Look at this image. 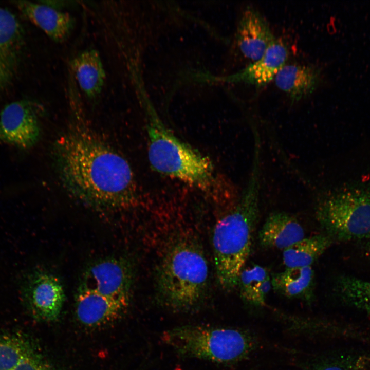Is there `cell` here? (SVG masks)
Returning a JSON list of instances; mask_svg holds the SVG:
<instances>
[{
  "instance_id": "obj_13",
  "label": "cell",
  "mask_w": 370,
  "mask_h": 370,
  "mask_svg": "<svg viewBox=\"0 0 370 370\" xmlns=\"http://www.w3.org/2000/svg\"><path fill=\"white\" fill-rule=\"evenodd\" d=\"M15 3L25 16L54 41H64L73 29L72 16L45 1L38 3L20 1Z\"/></svg>"
},
{
  "instance_id": "obj_17",
  "label": "cell",
  "mask_w": 370,
  "mask_h": 370,
  "mask_svg": "<svg viewBox=\"0 0 370 370\" xmlns=\"http://www.w3.org/2000/svg\"><path fill=\"white\" fill-rule=\"evenodd\" d=\"M71 68L79 88L89 98L97 97L103 87L106 74L99 52L86 49L74 58Z\"/></svg>"
},
{
  "instance_id": "obj_2",
  "label": "cell",
  "mask_w": 370,
  "mask_h": 370,
  "mask_svg": "<svg viewBox=\"0 0 370 370\" xmlns=\"http://www.w3.org/2000/svg\"><path fill=\"white\" fill-rule=\"evenodd\" d=\"M260 152H254L250 175L237 203L216 223L212 244L216 272L221 286L231 290L251 251L260 215Z\"/></svg>"
},
{
  "instance_id": "obj_20",
  "label": "cell",
  "mask_w": 370,
  "mask_h": 370,
  "mask_svg": "<svg viewBox=\"0 0 370 370\" xmlns=\"http://www.w3.org/2000/svg\"><path fill=\"white\" fill-rule=\"evenodd\" d=\"M332 242L325 234L305 237L283 250V264L286 268L312 267Z\"/></svg>"
},
{
  "instance_id": "obj_12",
  "label": "cell",
  "mask_w": 370,
  "mask_h": 370,
  "mask_svg": "<svg viewBox=\"0 0 370 370\" xmlns=\"http://www.w3.org/2000/svg\"><path fill=\"white\" fill-rule=\"evenodd\" d=\"M21 26L15 16L0 7V91L16 72L23 40Z\"/></svg>"
},
{
  "instance_id": "obj_6",
  "label": "cell",
  "mask_w": 370,
  "mask_h": 370,
  "mask_svg": "<svg viewBox=\"0 0 370 370\" xmlns=\"http://www.w3.org/2000/svg\"><path fill=\"white\" fill-rule=\"evenodd\" d=\"M316 218L332 240L370 237V189L349 186L326 194L318 202Z\"/></svg>"
},
{
  "instance_id": "obj_15",
  "label": "cell",
  "mask_w": 370,
  "mask_h": 370,
  "mask_svg": "<svg viewBox=\"0 0 370 370\" xmlns=\"http://www.w3.org/2000/svg\"><path fill=\"white\" fill-rule=\"evenodd\" d=\"M305 230L297 218L284 212H274L266 218L258 233L262 247L283 249L305 238Z\"/></svg>"
},
{
  "instance_id": "obj_9",
  "label": "cell",
  "mask_w": 370,
  "mask_h": 370,
  "mask_svg": "<svg viewBox=\"0 0 370 370\" xmlns=\"http://www.w3.org/2000/svg\"><path fill=\"white\" fill-rule=\"evenodd\" d=\"M132 280V269L126 261L110 258L98 261L88 267L79 287L130 302Z\"/></svg>"
},
{
  "instance_id": "obj_24",
  "label": "cell",
  "mask_w": 370,
  "mask_h": 370,
  "mask_svg": "<svg viewBox=\"0 0 370 370\" xmlns=\"http://www.w3.org/2000/svg\"><path fill=\"white\" fill-rule=\"evenodd\" d=\"M369 238H370V237H369ZM369 249H370V244H369Z\"/></svg>"
},
{
  "instance_id": "obj_7",
  "label": "cell",
  "mask_w": 370,
  "mask_h": 370,
  "mask_svg": "<svg viewBox=\"0 0 370 370\" xmlns=\"http://www.w3.org/2000/svg\"><path fill=\"white\" fill-rule=\"evenodd\" d=\"M21 295L33 316L45 321L58 318L65 300L63 287L59 278L41 269L33 270L25 277Z\"/></svg>"
},
{
  "instance_id": "obj_11",
  "label": "cell",
  "mask_w": 370,
  "mask_h": 370,
  "mask_svg": "<svg viewBox=\"0 0 370 370\" xmlns=\"http://www.w3.org/2000/svg\"><path fill=\"white\" fill-rule=\"evenodd\" d=\"M237 34L241 52L253 61L261 58L276 40L266 20L252 6L244 11Z\"/></svg>"
},
{
  "instance_id": "obj_16",
  "label": "cell",
  "mask_w": 370,
  "mask_h": 370,
  "mask_svg": "<svg viewBox=\"0 0 370 370\" xmlns=\"http://www.w3.org/2000/svg\"><path fill=\"white\" fill-rule=\"evenodd\" d=\"M288 51L284 43L276 39L264 55L228 79L243 81L257 86H264L271 81L285 65Z\"/></svg>"
},
{
  "instance_id": "obj_5",
  "label": "cell",
  "mask_w": 370,
  "mask_h": 370,
  "mask_svg": "<svg viewBox=\"0 0 370 370\" xmlns=\"http://www.w3.org/2000/svg\"><path fill=\"white\" fill-rule=\"evenodd\" d=\"M161 340L177 353L221 364L239 362L256 348L250 332L242 329L197 325L165 330Z\"/></svg>"
},
{
  "instance_id": "obj_23",
  "label": "cell",
  "mask_w": 370,
  "mask_h": 370,
  "mask_svg": "<svg viewBox=\"0 0 370 370\" xmlns=\"http://www.w3.org/2000/svg\"><path fill=\"white\" fill-rule=\"evenodd\" d=\"M370 354H333L311 360L305 370H369Z\"/></svg>"
},
{
  "instance_id": "obj_18",
  "label": "cell",
  "mask_w": 370,
  "mask_h": 370,
  "mask_svg": "<svg viewBox=\"0 0 370 370\" xmlns=\"http://www.w3.org/2000/svg\"><path fill=\"white\" fill-rule=\"evenodd\" d=\"M276 85L285 92L292 101L311 94L320 80V70L316 67L297 64H285L274 77Z\"/></svg>"
},
{
  "instance_id": "obj_19",
  "label": "cell",
  "mask_w": 370,
  "mask_h": 370,
  "mask_svg": "<svg viewBox=\"0 0 370 370\" xmlns=\"http://www.w3.org/2000/svg\"><path fill=\"white\" fill-rule=\"evenodd\" d=\"M314 277L312 267L286 268L272 274L271 286L275 292L285 297L311 303L314 297Z\"/></svg>"
},
{
  "instance_id": "obj_3",
  "label": "cell",
  "mask_w": 370,
  "mask_h": 370,
  "mask_svg": "<svg viewBox=\"0 0 370 370\" xmlns=\"http://www.w3.org/2000/svg\"><path fill=\"white\" fill-rule=\"evenodd\" d=\"M208 279V263L200 245L189 234L179 236L159 266L158 286L163 302L179 310L195 306L205 294Z\"/></svg>"
},
{
  "instance_id": "obj_1",
  "label": "cell",
  "mask_w": 370,
  "mask_h": 370,
  "mask_svg": "<svg viewBox=\"0 0 370 370\" xmlns=\"http://www.w3.org/2000/svg\"><path fill=\"white\" fill-rule=\"evenodd\" d=\"M73 123L56 140L54 157L66 191L98 210L128 208L138 199L137 183L127 160L82 122Z\"/></svg>"
},
{
  "instance_id": "obj_8",
  "label": "cell",
  "mask_w": 370,
  "mask_h": 370,
  "mask_svg": "<svg viewBox=\"0 0 370 370\" xmlns=\"http://www.w3.org/2000/svg\"><path fill=\"white\" fill-rule=\"evenodd\" d=\"M41 134L38 110L26 100L13 102L0 113V143L28 149L38 141Z\"/></svg>"
},
{
  "instance_id": "obj_14",
  "label": "cell",
  "mask_w": 370,
  "mask_h": 370,
  "mask_svg": "<svg viewBox=\"0 0 370 370\" xmlns=\"http://www.w3.org/2000/svg\"><path fill=\"white\" fill-rule=\"evenodd\" d=\"M0 370H55L26 338L0 334Z\"/></svg>"
},
{
  "instance_id": "obj_4",
  "label": "cell",
  "mask_w": 370,
  "mask_h": 370,
  "mask_svg": "<svg viewBox=\"0 0 370 370\" xmlns=\"http://www.w3.org/2000/svg\"><path fill=\"white\" fill-rule=\"evenodd\" d=\"M148 158L155 171L179 179L207 193L222 184L210 159L178 138L156 115L148 114Z\"/></svg>"
},
{
  "instance_id": "obj_22",
  "label": "cell",
  "mask_w": 370,
  "mask_h": 370,
  "mask_svg": "<svg viewBox=\"0 0 370 370\" xmlns=\"http://www.w3.org/2000/svg\"><path fill=\"white\" fill-rule=\"evenodd\" d=\"M335 292L345 304L370 313V281L341 276L335 283Z\"/></svg>"
},
{
  "instance_id": "obj_10",
  "label": "cell",
  "mask_w": 370,
  "mask_h": 370,
  "mask_svg": "<svg viewBox=\"0 0 370 370\" xmlns=\"http://www.w3.org/2000/svg\"><path fill=\"white\" fill-rule=\"evenodd\" d=\"M129 303V301L108 297L79 287L76 298V315L79 322L86 326H100L119 319Z\"/></svg>"
},
{
  "instance_id": "obj_21",
  "label": "cell",
  "mask_w": 370,
  "mask_h": 370,
  "mask_svg": "<svg viewBox=\"0 0 370 370\" xmlns=\"http://www.w3.org/2000/svg\"><path fill=\"white\" fill-rule=\"evenodd\" d=\"M237 286L242 300L247 304L256 307L265 304L266 298L272 288L268 270L256 264L242 269Z\"/></svg>"
}]
</instances>
